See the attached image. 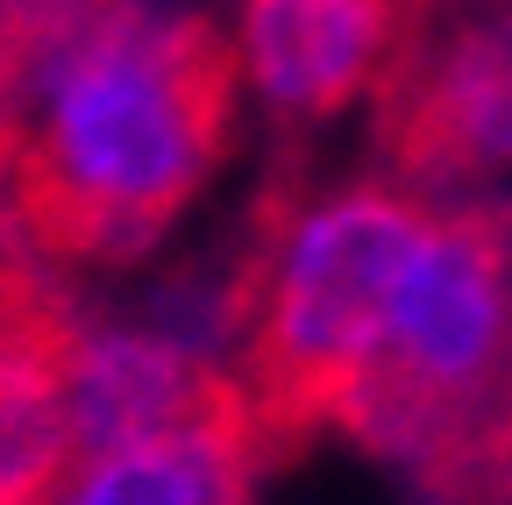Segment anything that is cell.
I'll return each mask as SVG.
<instances>
[{
	"label": "cell",
	"instance_id": "cell-8",
	"mask_svg": "<svg viewBox=\"0 0 512 505\" xmlns=\"http://www.w3.org/2000/svg\"><path fill=\"white\" fill-rule=\"evenodd\" d=\"M228 377H235L228 363L157 335L150 321H100L93 313L86 335L72 342V356H64V434H72V456L185 427L192 413H207L221 399Z\"/></svg>",
	"mask_w": 512,
	"mask_h": 505
},
{
	"label": "cell",
	"instance_id": "cell-7",
	"mask_svg": "<svg viewBox=\"0 0 512 505\" xmlns=\"http://www.w3.org/2000/svg\"><path fill=\"white\" fill-rule=\"evenodd\" d=\"M271 470H278V449L256 420L242 377H228L221 399L192 413L185 427L72 456L43 505H249Z\"/></svg>",
	"mask_w": 512,
	"mask_h": 505
},
{
	"label": "cell",
	"instance_id": "cell-6",
	"mask_svg": "<svg viewBox=\"0 0 512 505\" xmlns=\"http://www.w3.org/2000/svg\"><path fill=\"white\" fill-rule=\"evenodd\" d=\"M93 306L43 257L0 271V505H43L72 463L64 434V356L86 335Z\"/></svg>",
	"mask_w": 512,
	"mask_h": 505
},
{
	"label": "cell",
	"instance_id": "cell-2",
	"mask_svg": "<svg viewBox=\"0 0 512 505\" xmlns=\"http://www.w3.org/2000/svg\"><path fill=\"white\" fill-rule=\"evenodd\" d=\"M427 228L434 200L377 171L313 193L299 164H278L249 200L235 242L221 249L228 370L242 377L278 463L342 427Z\"/></svg>",
	"mask_w": 512,
	"mask_h": 505
},
{
	"label": "cell",
	"instance_id": "cell-10",
	"mask_svg": "<svg viewBox=\"0 0 512 505\" xmlns=\"http://www.w3.org/2000/svg\"><path fill=\"white\" fill-rule=\"evenodd\" d=\"M456 8H491V0H406V29L434 22V15H456Z\"/></svg>",
	"mask_w": 512,
	"mask_h": 505
},
{
	"label": "cell",
	"instance_id": "cell-1",
	"mask_svg": "<svg viewBox=\"0 0 512 505\" xmlns=\"http://www.w3.org/2000/svg\"><path fill=\"white\" fill-rule=\"evenodd\" d=\"M242 57L214 15L121 0L0 107V214L57 271H121L235 150Z\"/></svg>",
	"mask_w": 512,
	"mask_h": 505
},
{
	"label": "cell",
	"instance_id": "cell-3",
	"mask_svg": "<svg viewBox=\"0 0 512 505\" xmlns=\"http://www.w3.org/2000/svg\"><path fill=\"white\" fill-rule=\"evenodd\" d=\"M512 392V200H434V228L392 292L377 349L342 406L363 456L413 477L434 505L477 456Z\"/></svg>",
	"mask_w": 512,
	"mask_h": 505
},
{
	"label": "cell",
	"instance_id": "cell-9",
	"mask_svg": "<svg viewBox=\"0 0 512 505\" xmlns=\"http://www.w3.org/2000/svg\"><path fill=\"white\" fill-rule=\"evenodd\" d=\"M434 505H512V392H505L498 420L484 427L477 456L463 463V477L448 484Z\"/></svg>",
	"mask_w": 512,
	"mask_h": 505
},
{
	"label": "cell",
	"instance_id": "cell-5",
	"mask_svg": "<svg viewBox=\"0 0 512 505\" xmlns=\"http://www.w3.org/2000/svg\"><path fill=\"white\" fill-rule=\"evenodd\" d=\"M406 43V0H242L235 57L278 129H320L384 79Z\"/></svg>",
	"mask_w": 512,
	"mask_h": 505
},
{
	"label": "cell",
	"instance_id": "cell-4",
	"mask_svg": "<svg viewBox=\"0 0 512 505\" xmlns=\"http://www.w3.org/2000/svg\"><path fill=\"white\" fill-rule=\"evenodd\" d=\"M370 164L420 200L512 171V0L413 22L370 86Z\"/></svg>",
	"mask_w": 512,
	"mask_h": 505
}]
</instances>
